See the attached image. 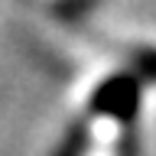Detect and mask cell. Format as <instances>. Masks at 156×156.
I'll return each instance as SVG.
<instances>
[{"mask_svg": "<svg viewBox=\"0 0 156 156\" xmlns=\"http://www.w3.org/2000/svg\"><path fill=\"white\" fill-rule=\"evenodd\" d=\"M88 146V130L85 127H75L72 133L65 136V143H62V150H58V156H81Z\"/></svg>", "mask_w": 156, "mask_h": 156, "instance_id": "2", "label": "cell"}, {"mask_svg": "<svg viewBox=\"0 0 156 156\" xmlns=\"http://www.w3.org/2000/svg\"><path fill=\"white\" fill-rule=\"evenodd\" d=\"M136 94H140V78L136 75H117L111 81L94 91V114H107V117H120V120H130L136 114Z\"/></svg>", "mask_w": 156, "mask_h": 156, "instance_id": "1", "label": "cell"}]
</instances>
